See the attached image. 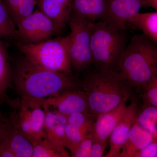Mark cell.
<instances>
[{"label": "cell", "mask_w": 157, "mask_h": 157, "mask_svg": "<svg viewBox=\"0 0 157 157\" xmlns=\"http://www.w3.org/2000/svg\"><path fill=\"white\" fill-rule=\"evenodd\" d=\"M11 67L13 88L21 98L43 100L75 89L78 86L73 76L41 67L24 56Z\"/></svg>", "instance_id": "obj_1"}, {"label": "cell", "mask_w": 157, "mask_h": 157, "mask_svg": "<svg viewBox=\"0 0 157 157\" xmlns=\"http://www.w3.org/2000/svg\"><path fill=\"white\" fill-rule=\"evenodd\" d=\"M156 43L144 34L135 35L116 66L114 71L138 94L157 76Z\"/></svg>", "instance_id": "obj_2"}, {"label": "cell", "mask_w": 157, "mask_h": 157, "mask_svg": "<svg viewBox=\"0 0 157 157\" xmlns=\"http://www.w3.org/2000/svg\"><path fill=\"white\" fill-rule=\"evenodd\" d=\"M81 87L86 96L90 112L96 115L128 101L133 90L115 71L98 68L84 78Z\"/></svg>", "instance_id": "obj_3"}, {"label": "cell", "mask_w": 157, "mask_h": 157, "mask_svg": "<svg viewBox=\"0 0 157 157\" xmlns=\"http://www.w3.org/2000/svg\"><path fill=\"white\" fill-rule=\"evenodd\" d=\"M90 34L92 63L98 69L114 71L128 44L126 30L117 29L101 21L92 22Z\"/></svg>", "instance_id": "obj_4"}, {"label": "cell", "mask_w": 157, "mask_h": 157, "mask_svg": "<svg viewBox=\"0 0 157 157\" xmlns=\"http://www.w3.org/2000/svg\"><path fill=\"white\" fill-rule=\"evenodd\" d=\"M69 35L36 44L18 41L16 46L23 56L33 63L47 70L69 76L72 74Z\"/></svg>", "instance_id": "obj_5"}, {"label": "cell", "mask_w": 157, "mask_h": 157, "mask_svg": "<svg viewBox=\"0 0 157 157\" xmlns=\"http://www.w3.org/2000/svg\"><path fill=\"white\" fill-rule=\"evenodd\" d=\"M5 102L12 110L9 120L31 143L45 137V112L39 100L18 96Z\"/></svg>", "instance_id": "obj_6"}, {"label": "cell", "mask_w": 157, "mask_h": 157, "mask_svg": "<svg viewBox=\"0 0 157 157\" xmlns=\"http://www.w3.org/2000/svg\"><path fill=\"white\" fill-rule=\"evenodd\" d=\"M68 23L71 31L69 36L71 66L80 72L93 63L90 34L92 22L72 11Z\"/></svg>", "instance_id": "obj_7"}, {"label": "cell", "mask_w": 157, "mask_h": 157, "mask_svg": "<svg viewBox=\"0 0 157 157\" xmlns=\"http://www.w3.org/2000/svg\"><path fill=\"white\" fill-rule=\"evenodd\" d=\"M17 40L26 44H36L51 39L61 29L39 9L15 25Z\"/></svg>", "instance_id": "obj_8"}, {"label": "cell", "mask_w": 157, "mask_h": 157, "mask_svg": "<svg viewBox=\"0 0 157 157\" xmlns=\"http://www.w3.org/2000/svg\"><path fill=\"white\" fill-rule=\"evenodd\" d=\"M141 8L140 0H106L101 21L117 29L126 30L129 20Z\"/></svg>", "instance_id": "obj_9"}, {"label": "cell", "mask_w": 157, "mask_h": 157, "mask_svg": "<svg viewBox=\"0 0 157 157\" xmlns=\"http://www.w3.org/2000/svg\"><path fill=\"white\" fill-rule=\"evenodd\" d=\"M39 100L43 107L67 117L74 113H90L86 96L82 90L75 89L58 95Z\"/></svg>", "instance_id": "obj_10"}, {"label": "cell", "mask_w": 157, "mask_h": 157, "mask_svg": "<svg viewBox=\"0 0 157 157\" xmlns=\"http://www.w3.org/2000/svg\"><path fill=\"white\" fill-rule=\"evenodd\" d=\"M138 109L137 101L134 98L127 106L123 117L109 136L110 148L105 157H119L130 130L135 123Z\"/></svg>", "instance_id": "obj_11"}, {"label": "cell", "mask_w": 157, "mask_h": 157, "mask_svg": "<svg viewBox=\"0 0 157 157\" xmlns=\"http://www.w3.org/2000/svg\"><path fill=\"white\" fill-rule=\"evenodd\" d=\"M0 141L9 147L15 157H32V143L4 117L0 118Z\"/></svg>", "instance_id": "obj_12"}, {"label": "cell", "mask_w": 157, "mask_h": 157, "mask_svg": "<svg viewBox=\"0 0 157 157\" xmlns=\"http://www.w3.org/2000/svg\"><path fill=\"white\" fill-rule=\"evenodd\" d=\"M127 101L109 111L97 115L91 132L94 139L107 140L125 112Z\"/></svg>", "instance_id": "obj_13"}, {"label": "cell", "mask_w": 157, "mask_h": 157, "mask_svg": "<svg viewBox=\"0 0 157 157\" xmlns=\"http://www.w3.org/2000/svg\"><path fill=\"white\" fill-rule=\"evenodd\" d=\"M37 6L61 29L67 23L73 11L72 0H38Z\"/></svg>", "instance_id": "obj_14"}, {"label": "cell", "mask_w": 157, "mask_h": 157, "mask_svg": "<svg viewBox=\"0 0 157 157\" xmlns=\"http://www.w3.org/2000/svg\"><path fill=\"white\" fill-rule=\"evenodd\" d=\"M43 107L45 112L44 131L45 136L52 142L66 148L65 128L67 117L54 110Z\"/></svg>", "instance_id": "obj_15"}, {"label": "cell", "mask_w": 157, "mask_h": 157, "mask_svg": "<svg viewBox=\"0 0 157 157\" xmlns=\"http://www.w3.org/2000/svg\"><path fill=\"white\" fill-rule=\"evenodd\" d=\"M155 139L149 132L139 126L136 122L132 126L124 144L119 157H134V155Z\"/></svg>", "instance_id": "obj_16"}, {"label": "cell", "mask_w": 157, "mask_h": 157, "mask_svg": "<svg viewBox=\"0 0 157 157\" xmlns=\"http://www.w3.org/2000/svg\"><path fill=\"white\" fill-rule=\"evenodd\" d=\"M12 67L7 47L4 42L0 40V101L5 102L9 98L7 91L13 89Z\"/></svg>", "instance_id": "obj_17"}, {"label": "cell", "mask_w": 157, "mask_h": 157, "mask_svg": "<svg viewBox=\"0 0 157 157\" xmlns=\"http://www.w3.org/2000/svg\"><path fill=\"white\" fill-rule=\"evenodd\" d=\"M140 30L153 42H157V12L138 13L129 20L128 26Z\"/></svg>", "instance_id": "obj_18"}, {"label": "cell", "mask_w": 157, "mask_h": 157, "mask_svg": "<svg viewBox=\"0 0 157 157\" xmlns=\"http://www.w3.org/2000/svg\"><path fill=\"white\" fill-rule=\"evenodd\" d=\"M32 157H69L70 154L64 147L52 142L45 137L32 143Z\"/></svg>", "instance_id": "obj_19"}, {"label": "cell", "mask_w": 157, "mask_h": 157, "mask_svg": "<svg viewBox=\"0 0 157 157\" xmlns=\"http://www.w3.org/2000/svg\"><path fill=\"white\" fill-rule=\"evenodd\" d=\"M135 122L157 139V107H141L138 109Z\"/></svg>", "instance_id": "obj_20"}, {"label": "cell", "mask_w": 157, "mask_h": 157, "mask_svg": "<svg viewBox=\"0 0 157 157\" xmlns=\"http://www.w3.org/2000/svg\"><path fill=\"white\" fill-rule=\"evenodd\" d=\"M17 39L16 25L3 0H0V40Z\"/></svg>", "instance_id": "obj_21"}, {"label": "cell", "mask_w": 157, "mask_h": 157, "mask_svg": "<svg viewBox=\"0 0 157 157\" xmlns=\"http://www.w3.org/2000/svg\"><path fill=\"white\" fill-rule=\"evenodd\" d=\"M96 116L91 113H74L67 116V123L90 133L92 130Z\"/></svg>", "instance_id": "obj_22"}, {"label": "cell", "mask_w": 157, "mask_h": 157, "mask_svg": "<svg viewBox=\"0 0 157 157\" xmlns=\"http://www.w3.org/2000/svg\"><path fill=\"white\" fill-rule=\"evenodd\" d=\"M141 107L153 106L157 107V76L149 82L141 93Z\"/></svg>", "instance_id": "obj_23"}, {"label": "cell", "mask_w": 157, "mask_h": 157, "mask_svg": "<svg viewBox=\"0 0 157 157\" xmlns=\"http://www.w3.org/2000/svg\"><path fill=\"white\" fill-rule=\"evenodd\" d=\"M67 147L71 151L90 133L89 132L72 126L67 123L65 128Z\"/></svg>", "instance_id": "obj_24"}, {"label": "cell", "mask_w": 157, "mask_h": 157, "mask_svg": "<svg viewBox=\"0 0 157 157\" xmlns=\"http://www.w3.org/2000/svg\"><path fill=\"white\" fill-rule=\"evenodd\" d=\"M38 0H21L17 9L11 16L15 25L34 11Z\"/></svg>", "instance_id": "obj_25"}, {"label": "cell", "mask_w": 157, "mask_h": 157, "mask_svg": "<svg viewBox=\"0 0 157 157\" xmlns=\"http://www.w3.org/2000/svg\"><path fill=\"white\" fill-rule=\"evenodd\" d=\"M94 138L91 132L70 152L73 157H90V153Z\"/></svg>", "instance_id": "obj_26"}, {"label": "cell", "mask_w": 157, "mask_h": 157, "mask_svg": "<svg viewBox=\"0 0 157 157\" xmlns=\"http://www.w3.org/2000/svg\"><path fill=\"white\" fill-rule=\"evenodd\" d=\"M72 9L74 13L90 20L89 0H72Z\"/></svg>", "instance_id": "obj_27"}, {"label": "cell", "mask_w": 157, "mask_h": 157, "mask_svg": "<svg viewBox=\"0 0 157 157\" xmlns=\"http://www.w3.org/2000/svg\"><path fill=\"white\" fill-rule=\"evenodd\" d=\"M157 157V140H154L144 148L137 151L134 157Z\"/></svg>", "instance_id": "obj_28"}, {"label": "cell", "mask_w": 157, "mask_h": 157, "mask_svg": "<svg viewBox=\"0 0 157 157\" xmlns=\"http://www.w3.org/2000/svg\"><path fill=\"white\" fill-rule=\"evenodd\" d=\"M107 145V141H103L94 139L91 149L90 157L103 156Z\"/></svg>", "instance_id": "obj_29"}, {"label": "cell", "mask_w": 157, "mask_h": 157, "mask_svg": "<svg viewBox=\"0 0 157 157\" xmlns=\"http://www.w3.org/2000/svg\"><path fill=\"white\" fill-rule=\"evenodd\" d=\"M21 0H3L11 17L17 9ZM12 18V17H11Z\"/></svg>", "instance_id": "obj_30"}, {"label": "cell", "mask_w": 157, "mask_h": 157, "mask_svg": "<svg viewBox=\"0 0 157 157\" xmlns=\"http://www.w3.org/2000/svg\"><path fill=\"white\" fill-rule=\"evenodd\" d=\"M0 157H15L14 154L5 143L0 141Z\"/></svg>", "instance_id": "obj_31"}, {"label": "cell", "mask_w": 157, "mask_h": 157, "mask_svg": "<svg viewBox=\"0 0 157 157\" xmlns=\"http://www.w3.org/2000/svg\"><path fill=\"white\" fill-rule=\"evenodd\" d=\"M141 7L151 8L157 10V0H140Z\"/></svg>", "instance_id": "obj_32"}, {"label": "cell", "mask_w": 157, "mask_h": 157, "mask_svg": "<svg viewBox=\"0 0 157 157\" xmlns=\"http://www.w3.org/2000/svg\"><path fill=\"white\" fill-rule=\"evenodd\" d=\"M2 104V103H1V101H0V104ZM3 117H4V116L3 115L2 113V112H1V110H0V118H1Z\"/></svg>", "instance_id": "obj_33"}]
</instances>
